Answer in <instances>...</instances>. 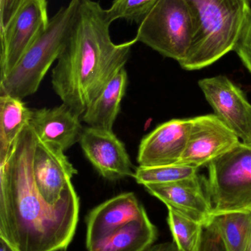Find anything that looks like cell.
I'll use <instances>...</instances> for the list:
<instances>
[{
	"label": "cell",
	"mask_w": 251,
	"mask_h": 251,
	"mask_svg": "<svg viewBox=\"0 0 251 251\" xmlns=\"http://www.w3.org/2000/svg\"><path fill=\"white\" fill-rule=\"evenodd\" d=\"M31 110L21 99L0 96V164L8 156L25 126L29 124Z\"/></svg>",
	"instance_id": "obj_19"
},
{
	"label": "cell",
	"mask_w": 251,
	"mask_h": 251,
	"mask_svg": "<svg viewBox=\"0 0 251 251\" xmlns=\"http://www.w3.org/2000/svg\"><path fill=\"white\" fill-rule=\"evenodd\" d=\"M204 228L213 231L225 251H251V212L212 213Z\"/></svg>",
	"instance_id": "obj_18"
},
{
	"label": "cell",
	"mask_w": 251,
	"mask_h": 251,
	"mask_svg": "<svg viewBox=\"0 0 251 251\" xmlns=\"http://www.w3.org/2000/svg\"><path fill=\"white\" fill-rule=\"evenodd\" d=\"M195 22L194 39L182 69L200 70L234 50L251 4L248 0H185Z\"/></svg>",
	"instance_id": "obj_3"
},
{
	"label": "cell",
	"mask_w": 251,
	"mask_h": 251,
	"mask_svg": "<svg viewBox=\"0 0 251 251\" xmlns=\"http://www.w3.org/2000/svg\"><path fill=\"white\" fill-rule=\"evenodd\" d=\"M50 19L47 2L42 0H26L16 16L0 32V79L19 63L27 50L47 27Z\"/></svg>",
	"instance_id": "obj_7"
},
{
	"label": "cell",
	"mask_w": 251,
	"mask_h": 251,
	"mask_svg": "<svg viewBox=\"0 0 251 251\" xmlns=\"http://www.w3.org/2000/svg\"><path fill=\"white\" fill-rule=\"evenodd\" d=\"M80 0H71L49 21L16 66L0 79V96L23 99L37 91L46 74L60 57L72 33Z\"/></svg>",
	"instance_id": "obj_4"
},
{
	"label": "cell",
	"mask_w": 251,
	"mask_h": 251,
	"mask_svg": "<svg viewBox=\"0 0 251 251\" xmlns=\"http://www.w3.org/2000/svg\"><path fill=\"white\" fill-rule=\"evenodd\" d=\"M81 121L63 103L51 108L31 110L29 125L40 140L66 151L81 140L84 130Z\"/></svg>",
	"instance_id": "obj_15"
},
{
	"label": "cell",
	"mask_w": 251,
	"mask_h": 251,
	"mask_svg": "<svg viewBox=\"0 0 251 251\" xmlns=\"http://www.w3.org/2000/svg\"><path fill=\"white\" fill-rule=\"evenodd\" d=\"M241 143L215 114L192 119L188 141L178 164L199 168Z\"/></svg>",
	"instance_id": "obj_9"
},
{
	"label": "cell",
	"mask_w": 251,
	"mask_h": 251,
	"mask_svg": "<svg viewBox=\"0 0 251 251\" xmlns=\"http://www.w3.org/2000/svg\"><path fill=\"white\" fill-rule=\"evenodd\" d=\"M198 85L215 116L242 143L251 146V104L243 91L225 76L205 78Z\"/></svg>",
	"instance_id": "obj_8"
},
{
	"label": "cell",
	"mask_w": 251,
	"mask_h": 251,
	"mask_svg": "<svg viewBox=\"0 0 251 251\" xmlns=\"http://www.w3.org/2000/svg\"><path fill=\"white\" fill-rule=\"evenodd\" d=\"M167 221L172 234V241L180 251H199L204 226L167 208Z\"/></svg>",
	"instance_id": "obj_20"
},
{
	"label": "cell",
	"mask_w": 251,
	"mask_h": 251,
	"mask_svg": "<svg viewBox=\"0 0 251 251\" xmlns=\"http://www.w3.org/2000/svg\"><path fill=\"white\" fill-rule=\"evenodd\" d=\"M158 229L148 215L133 221L87 249L88 251H145L154 245Z\"/></svg>",
	"instance_id": "obj_17"
},
{
	"label": "cell",
	"mask_w": 251,
	"mask_h": 251,
	"mask_svg": "<svg viewBox=\"0 0 251 251\" xmlns=\"http://www.w3.org/2000/svg\"><path fill=\"white\" fill-rule=\"evenodd\" d=\"M43 1H45V2H47V0H42Z\"/></svg>",
	"instance_id": "obj_29"
},
{
	"label": "cell",
	"mask_w": 251,
	"mask_h": 251,
	"mask_svg": "<svg viewBox=\"0 0 251 251\" xmlns=\"http://www.w3.org/2000/svg\"><path fill=\"white\" fill-rule=\"evenodd\" d=\"M26 0H0V32H2Z\"/></svg>",
	"instance_id": "obj_24"
},
{
	"label": "cell",
	"mask_w": 251,
	"mask_h": 251,
	"mask_svg": "<svg viewBox=\"0 0 251 251\" xmlns=\"http://www.w3.org/2000/svg\"><path fill=\"white\" fill-rule=\"evenodd\" d=\"M199 251H225L218 236L209 228H204Z\"/></svg>",
	"instance_id": "obj_25"
},
{
	"label": "cell",
	"mask_w": 251,
	"mask_h": 251,
	"mask_svg": "<svg viewBox=\"0 0 251 251\" xmlns=\"http://www.w3.org/2000/svg\"><path fill=\"white\" fill-rule=\"evenodd\" d=\"M147 216L144 206L131 192L106 201L93 208L85 218L87 249L129 223Z\"/></svg>",
	"instance_id": "obj_14"
},
{
	"label": "cell",
	"mask_w": 251,
	"mask_h": 251,
	"mask_svg": "<svg viewBox=\"0 0 251 251\" xmlns=\"http://www.w3.org/2000/svg\"><path fill=\"white\" fill-rule=\"evenodd\" d=\"M191 126L192 119H172L144 136L139 146V166L178 164L187 146Z\"/></svg>",
	"instance_id": "obj_13"
},
{
	"label": "cell",
	"mask_w": 251,
	"mask_h": 251,
	"mask_svg": "<svg viewBox=\"0 0 251 251\" xmlns=\"http://www.w3.org/2000/svg\"><path fill=\"white\" fill-rule=\"evenodd\" d=\"M128 78L125 68L119 71L88 106L81 117L82 122L90 127L113 130L120 111L121 101L126 91Z\"/></svg>",
	"instance_id": "obj_16"
},
{
	"label": "cell",
	"mask_w": 251,
	"mask_h": 251,
	"mask_svg": "<svg viewBox=\"0 0 251 251\" xmlns=\"http://www.w3.org/2000/svg\"><path fill=\"white\" fill-rule=\"evenodd\" d=\"M106 10L93 0H80L66 47L52 72V85L63 104L80 117L119 71L125 68L135 38L115 44Z\"/></svg>",
	"instance_id": "obj_2"
},
{
	"label": "cell",
	"mask_w": 251,
	"mask_h": 251,
	"mask_svg": "<svg viewBox=\"0 0 251 251\" xmlns=\"http://www.w3.org/2000/svg\"><path fill=\"white\" fill-rule=\"evenodd\" d=\"M198 174V168L190 165L175 164L162 166L142 167L136 168L133 178L138 184H166L195 176Z\"/></svg>",
	"instance_id": "obj_21"
},
{
	"label": "cell",
	"mask_w": 251,
	"mask_h": 251,
	"mask_svg": "<svg viewBox=\"0 0 251 251\" xmlns=\"http://www.w3.org/2000/svg\"><path fill=\"white\" fill-rule=\"evenodd\" d=\"M159 0H113L106 10L111 23L119 19L140 25Z\"/></svg>",
	"instance_id": "obj_22"
},
{
	"label": "cell",
	"mask_w": 251,
	"mask_h": 251,
	"mask_svg": "<svg viewBox=\"0 0 251 251\" xmlns=\"http://www.w3.org/2000/svg\"><path fill=\"white\" fill-rule=\"evenodd\" d=\"M35 185L43 199L57 204L78 171L60 147L41 141L36 136L33 157Z\"/></svg>",
	"instance_id": "obj_12"
},
{
	"label": "cell",
	"mask_w": 251,
	"mask_h": 251,
	"mask_svg": "<svg viewBox=\"0 0 251 251\" xmlns=\"http://www.w3.org/2000/svg\"><path fill=\"white\" fill-rule=\"evenodd\" d=\"M248 1H249V2L251 4V0H248Z\"/></svg>",
	"instance_id": "obj_28"
},
{
	"label": "cell",
	"mask_w": 251,
	"mask_h": 251,
	"mask_svg": "<svg viewBox=\"0 0 251 251\" xmlns=\"http://www.w3.org/2000/svg\"><path fill=\"white\" fill-rule=\"evenodd\" d=\"M0 251H19L5 239L0 237Z\"/></svg>",
	"instance_id": "obj_27"
},
{
	"label": "cell",
	"mask_w": 251,
	"mask_h": 251,
	"mask_svg": "<svg viewBox=\"0 0 251 251\" xmlns=\"http://www.w3.org/2000/svg\"><path fill=\"white\" fill-rule=\"evenodd\" d=\"M79 143L87 159L105 179L118 181L134 177L136 169L125 144L113 130L87 127Z\"/></svg>",
	"instance_id": "obj_10"
},
{
	"label": "cell",
	"mask_w": 251,
	"mask_h": 251,
	"mask_svg": "<svg viewBox=\"0 0 251 251\" xmlns=\"http://www.w3.org/2000/svg\"><path fill=\"white\" fill-rule=\"evenodd\" d=\"M35 145L28 124L0 164V237L19 251H66L78 226L79 196L71 182L57 204L43 199L34 178Z\"/></svg>",
	"instance_id": "obj_1"
},
{
	"label": "cell",
	"mask_w": 251,
	"mask_h": 251,
	"mask_svg": "<svg viewBox=\"0 0 251 251\" xmlns=\"http://www.w3.org/2000/svg\"><path fill=\"white\" fill-rule=\"evenodd\" d=\"M195 31L194 19L185 0H159L139 25L134 38L179 63L191 48Z\"/></svg>",
	"instance_id": "obj_5"
},
{
	"label": "cell",
	"mask_w": 251,
	"mask_h": 251,
	"mask_svg": "<svg viewBox=\"0 0 251 251\" xmlns=\"http://www.w3.org/2000/svg\"><path fill=\"white\" fill-rule=\"evenodd\" d=\"M205 185L213 213L251 211V146L240 143L208 165Z\"/></svg>",
	"instance_id": "obj_6"
},
{
	"label": "cell",
	"mask_w": 251,
	"mask_h": 251,
	"mask_svg": "<svg viewBox=\"0 0 251 251\" xmlns=\"http://www.w3.org/2000/svg\"></svg>",
	"instance_id": "obj_30"
},
{
	"label": "cell",
	"mask_w": 251,
	"mask_h": 251,
	"mask_svg": "<svg viewBox=\"0 0 251 251\" xmlns=\"http://www.w3.org/2000/svg\"><path fill=\"white\" fill-rule=\"evenodd\" d=\"M145 251H180L178 250L175 243L172 242L160 243V244L153 245Z\"/></svg>",
	"instance_id": "obj_26"
},
{
	"label": "cell",
	"mask_w": 251,
	"mask_h": 251,
	"mask_svg": "<svg viewBox=\"0 0 251 251\" xmlns=\"http://www.w3.org/2000/svg\"><path fill=\"white\" fill-rule=\"evenodd\" d=\"M251 73V9L234 45V50Z\"/></svg>",
	"instance_id": "obj_23"
},
{
	"label": "cell",
	"mask_w": 251,
	"mask_h": 251,
	"mask_svg": "<svg viewBox=\"0 0 251 251\" xmlns=\"http://www.w3.org/2000/svg\"><path fill=\"white\" fill-rule=\"evenodd\" d=\"M145 190L174 209L203 226L213 213V206L205 185V178L199 176L166 184H147Z\"/></svg>",
	"instance_id": "obj_11"
}]
</instances>
